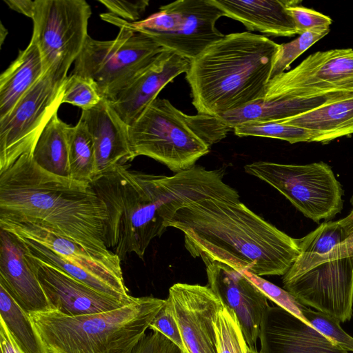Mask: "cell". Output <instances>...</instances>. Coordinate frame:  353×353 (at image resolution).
Returning a JSON list of instances; mask_svg holds the SVG:
<instances>
[{"label": "cell", "mask_w": 353, "mask_h": 353, "mask_svg": "<svg viewBox=\"0 0 353 353\" xmlns=\"http://www.w3.org/2000/svg\"><path fill=\"white\" fill-rule=\"evenodd\" d=\"M279 47L263 35L231 33L190 60L185 79L197 113L219 117L261 99Z\"/></svg>", "instance_id": "4"}, {"label": "cell", "mask_w": 353, "mask_h": 353, "mask_svg": "<svg viewBox=\"0 0 353 353\" xmlns=\"http://www.w3.org/2000/svg\"><path fill=\"white\" fill-rule=\"evenodd\" d=\"M70 178L90 183L96 177L94 142L85 123L79 119L69 133Z\"/></svg>", "instance_id": "28"}, {"label": "cell", "mask_w": 353, "mask_h": 353, "mask_svg": "<svg viewBox=\"0 0 353 353\" xmlns=\"http://www.w3.org/2000/svg\"><path fill=\"white\" fill-rule=\"evenodd\" d=\"M91 14L85 0H35L31 39L39 48L45 73L65 80L89 35Z\"/></svg>", "instance_id": "12"}, {"label": "cell", "mask_w": 353, "mask_h": 353, "mask_svg": "<svg viewBox=\"0 0 353 353\" xmlns=\"http://www.w3.org/2000/svg\"><path fill=\"white\" fill-rule=\"evenodd\" d=\"M8 34V30L5 28L3 23H1L0 26V45L1 46L3 45V41Z\"/></svg>", "instance_id": "42"}, {"label": "cell", "mask_w": 353, "mask_h": 353, "mask_svg": "<svg viewBox=\"0 0 353 353\" xmlns=\"http://www.w3.org/2000/svg\"><path fill=\"white\" fill-rule=\"evenodd\" d=\"M350 203H351V205L352 206V210H353V194H352V196L350 198Z\"/></svg>", "instance_id": "43"}, {"label": "cell", "mask_w": 353, "mask_h": 353, "mask_svg": "<svg viewBox=\"0 0 353 353\" xmlns=\"http://www.w3.org/2000/svg\"><path fill=\"white\" fill-rule=\"evenodd\" d=\"M219 353H260L250 347L236 314L223 305L214 321Z\"/></svg>", "instance_id": "29"}, {"label": "cell", "mask_w": 353, "mask_h": 353, "mask_svg": "<svg viewBox=\"0 0 353 353\" xmlns=\"http://www.w3.org/2000/svg\"><path fill=\"white\" fill-rule=\"evenodd\" d=\"M244 274L254 283L267 296L278 306L286 310L298 318L307 323L302 314L304 306L292 294L271 282L246 270H242Z\"/></svg>", "instance_id": "34"}, {"label": "cell", "mask_w": 353, "mask_h": 353, "mask_svg": "<svg viewBox=\"0 0 353 353\" xmlns=\"http://www.w3.org/2000/svg\"><path fill=\"white\" fill-rule=\"evenodd\" d=\"M120 163L96 176L92 188L104 203L106 248L121 260L134 253L143 259L152 240L161 236L182 207L211 197H238L223 181L222 170L195 165L173 176L155 175Z\"/></svg>", "instance_id": "1"}, {"label": "cell", "mask_w": 353, "mask_h": 353, "mask_svg": "<svg viewBox=\"0 0 353 353\" xmlns=\"http://www.w3.org/2000/svg\"><path fill=\"white\" fill-rule=\"evenodd\" d=\"M72 125L61 120L57 112L41 132L32 152L34 161L54 174L70 177L69 133Z\"/></svg>", "instance_id": "26"}, {"label": "cell", "mask_w": 353, "mask_h": 353, "mask_svg": "<svg viewBox=\"0 0 353 353\" xmlns=\"http://www.w3.org/2000/svg\"><path fill=\"white\" fill-rule=\"evenodd\" d=\"M149 329L161 332L185 353L179 327L169 302L165 303L151 322Z\"/></svg>", "instance_id": "36"}, {"label": "cell", "mask_w": 353, "mask_h": 353, "mask_svg": "<svg viewBox=\"0 0 353 353\" xmlns=\"http://www.w3.org/2000/svg\"><path fill=\"white\" fill-rule=\"evenodd\" d=\"M223 12L210 0H178L162 6L146 19L130 22L110 12L102 20L146 35L165 50L192 60L205 48L224 37L216 22Z\"/></svg>", "instance_id": "9"}, {"label": "cell", "mask_w": 353, "mask_h": 353, "mask_svg": "<svg viewBox=\"0 0 353 353\" xmlns=\"http://www.w3.org/2000/svg\"><path fill=\"white\" fill-rule=\"evenodd\" d=\"M234 134L243 137H260L286 141L291 144L299 142H312L309 131L281 122H250L240 124L233 128Z\"/></svg>", "instance_id": "30"}, {"label": "cell", "mask_w": 353, "mask_h": 353, "mask_svg": "<svg viewBox=\"0 0 353 353\" xmlns=\"http://www.w3.org/2000/svg\"><path fill=\"white\" fill-rule=\"evenodd\" d=\"M339 221H324L299 239L300 254L283 276L284 289L301 303L341 323L353 313V254Z\"/></svg>", "instance_id": "5"}, {"label": "cell", "mask_w": 353, "mask_h": 353, "mask_svg": "<svg viewBox=\"0 0 353 353\" xmlns=\"http://www.w3.org/2000/svg\"><path fill=\"white\" fill-rule=\"evenodd\" d=\"M353 91H339L312 96H294L265 92L263 97L245 106L219 117L231 128L250 122L281 121L310 111Z\"/></svg>", "instance_id": "22"}, {"label": "cell", "mask_w": 353, "mask_h": 353, "mask_svg": "<svg viewBox=\"0 0 353 353\" xmlns=\"http://www.w3.org/2000/svg\"><path fill=\"white\" fill-rule=\"evenodd\" d=\"M309 131L312 142L327 144L353 134V94L330 101L310 111L281 121Z\"/></svg>", "instance_id": "24"}, {"label": "cell", "mask_w": 353, "mask_h": 353, "mask_svg": "<svg viewBox=\"0 0 353 353\" xmlns=\"http://www.w3.org/2000/svg\"><path fill=\"white\" fill-rule=\"evenodd\" d=\"M189 65L190 60L173 52L163 50L109 101L129 126L157 98L159 92L168 83L187 72Z\"/></svg>", "instance_id": "19"}, {"label": "cell", "mask_w": 353, "mask_h": 353, "mask_svg": "<svg viewBox=\"0 0 353 353\" xmlns=\"http://www.w3.org/2000/svg\"><path fill=\"white\" fill-rule=\"evenodd\" d=\"M4 2L10 9L32 19L34 14L35 0H4Z\"/></svg>", "instance_id": "41"}, {"label": "cell", "mask_w": 353, "mask_h": 353, "mask_svg": "<svg viewBox=\"0 0 353 353\" xmlns=\"http://www.w3.org/2000/svg\"><path fill=\"white\" fill-rule=\"evenodd\" d=\"M265 91L294 96L353 91V49L311 54L292 70L270 79Z\"/></svg>", "instance_id": "14"}, {"label": "cell", "mask_w": 353, "mask_h": 353, "mask_svg": "<svg viewBox=\"0 0 353 353\" xmlns=\"http://www.w3.org/2000/svg\"><path fill=\"white\" fill-rule=\"evenodd\" d=\"M102 99L96 85L89 78L72 73L63 82L62 103H70L82 110H88Z\"/></svg>", "instance_id": "32"}, {"label": "cell", "mask_w": 353, "mask_h": 353, "mask_svg": "<svg viewBox=\"0 0 353 353\" xmlns=\"http://www.w3.org/2000/svg\"><path fill=\"white\" fill-rule=\"evenodd\" d=\"M26 253L52 310L67 316L101 313L120 308L136 299L123 300L101 292L59 268L37 259L27 250Z\"/></svg>", "instance_id": "17"}, {"label": "cell", "mask_w": 353, "mask_h": 353, "mask_svg": "<svg viewBox=\"0 0 353 353\" xmlns=\"http://www.w3.org/2000/svg\"><path fill=\"white\" fill-rule=\"evenodd\" d=\"M0 319L23 353H48L28 313L0 285Z\"/></svg>", "instance_id": "27"}, {"label": "cell", "mask_w": 353, "mask_h": 353, "mask_svg": "<svg viewBox=\"0 0 353 353\" xmlns=\"http://www.w3.org/2000/svg\"><path fill=\"white\" fill-rule=\"evenodd\" d=\"M301 2L298 0L287 8L294 22L298 34L313 29L330 28L332 23L330 17L300 5Z\"/></svg>", "instance_id": "35"}, {"label": "cell", "mask_w": 353, "mask_h": 353, "mask_svg": "<svg viewBox=\"0 0 353 353\" xmlns=\"http://www.w3.org/2000/svg\"><path fill=\"white\" fill-rule=\"evenodd\" d=\"M132 353H185L158 331L145 333Z\"/></svg>", "instance_id": "37"}, {"label": "cell", "mask_w": 353, "mask_h": 353, "mask_svg": "<svg viewBox=\"0 0 353 353\" xmlns=\"http://www.w3.org/2000/svg\"><path fill=\"white\" fill-rule=\"evenodd\" d=\"M167 301L185 353H219L214 321L223 304L209 286L175 283L169 289Z\"/></svg>", "instance_id": "15"}, {"label": "cell", "mask_w": 353, "mask_h": 353, "mask_svg": "<svg viewBox=\"0 0 353 353\" xmlns=\"http://www.w3.org/2000/svg\"><path fill=\"white\" fill-rule=\"evenodd\" d=\"M163 50L146 35L121 26L113 40L99 41L88 35L73 73L92 80L101 97L111 101Z\"/></svg>", "instance_id": "10"}, {"label": "cell", "mask_w": 353, "mask_h": 353, "mask_svg": "<svg viewBox=\"0 0 353 353\" xmlns=\"http://www.w3.org/2000/svg\"><path fill=\"white\" fill-rule=\"evenodd\" d=\"M205 265L209 288L234 312L248 345L256 348L267 296L242 270L217 261Z\"/></svg>", "instance_id": "16"}, {"label": "cell", "mask_w": 353, "mask_h": 353, "mask_svg": "<svg viewBox=\"0 0 353 353\" xmlns=\"http://www.w3.org/2000/svg\"><path fill=\"white\" fill-rule=\"evenodd\" d=\"M107 218L105 205L90 183L48 172L32 154L0 172V221L37 225L106 252Z\"/></svg>", "instance_id": "3"}, {"label": "cell", "mask_w": 353, "mask_h": 353, "mask_svg": "<svg viewBox=\"0 0 353 353\" xmlns=\"http://www.w3.org/2000/svg\"><path fill=\"white\" fill-rule=\"evenodd\" d=\"M0 285L27 313L52 310L21 240L0 228Z\"/></svg>", "instance_id": "20"}, {"label": "cell", "mask_w": 353, "mask_h": 353, "mask_svg": "<svg viewBox=\"0 0 353 353\" xmlns=\"http://www.w3.org/2000/svg\"><path fill=\"white\" fill-rule=\"evenodd\" d=\"M1 353H23L14 341L6 325L0 319Z\"/></svg>", "instance_id": "40"}, {"label": "cell", "mask_w": 353, "mask_h": 353, "mask_svg": "<svg viewBox=\"0 0 353 353\" xmlns=\"http://www.w3.org/2000/svg\"><path fill=\"white\" fill-rule=\"evenodd\" d=\"M302 314L307 322L321 333L346 351L353 352V337L341 328L339 321L321 312L312 310L305 305L302 308Z\"/></svg>", "instance_id": "33"}, {"label": "cell", "mask_w": 353, "mask_h": 353, "mask_svg": "<svg viewBox=\"0 0 353 353\" xmlns=\"http://www.w3.org/2000/svg\"><path fill=\"white\" fill-rule=\"evenodd\" d=\"M44 74L40 51L31 39L0 76V119L11 111Z\"/></svg>", "instance_id": "25"}, {"label": "cell", "mask_w": 353, "mask_h": 353, "mask_svg": "<svg viewBox=\"0 0 353 353\" xmlns=\"http://www.w3.org/2000/svg\"><path fill=\"white\" fill-rule=\"evenodd\" d=\"M338 221L345 235V239L341 243V246L345 252L353 254V210L347 216Z\"/></svg>", "instance_id": "39"}, {"label": "cell", "mask_w": 353, "mask_h": 353, "mask_svg": "<svg viewBox=\"0 0 353 353\" xmlns=\"http://www.w3.org/2000/svg\"><path fill=\"white\" fill-rule=\"evenodd\" d=\"M165 303L153 296L105 312L29 314L48 353H132Z\"/></svg>", "instance_id": "6"}, {"label": "cell", "mask_w": 353, "mask_h": 353, "mask_svg": "<svg viewBox=\"0 0 353 353\" xmlns=\"http://www.w3.org/2000/svg\"><path fill=\"white\" fill-rule=\"evenodd\" d=\"M232 130L218 117L188 115L155 99L128 126L132 159L146 156L178 173L192 168Z\"/></svg>", "instance_id": "7"}, {"label": "cell", "mask_w": 353, "mask_h": 353, "mask_svg": "<svg viewBox=\"0 0 353 353\" xmlns=\"http://www.w3.org/2000/svg\"><path fill=\"white\" fill-rule=\"evenodd\" d=\"M244 170L275 188L316 223L329 221L343 210L342 185L323 161L305 165L256 161Z\"/></svg>", "instance_id": "11"}, {"label": "cell", "mask_w": 353, "mask_h": 353, "mask_svg": "<svg viewBox=\"0 0 353 353\" xmlns=\"http://www.w3.org/2000/svg\"><path fill=\"white\" fill-rule=\"evenodd\" d=\"M330 28L313 29L286 43L280 44L272 66L270 79L284 72L290 64L313 44L327 34Z\"/></svg>", "instance_id": "31"}, {"label": "cell", "mask_w": 353, "mask_h": 353, "mask_svg": "<svg viewBox=\"0 0 353 353\" xmlns=\"http://www.w3.org/2000/svg\"><path fill=\"white\" fill-rule=\"evenodd\" d=\"M0 228L17 236L37 259L57 267L90 287L120 299L132 301L121 268L112 251L90 250L68 238L30 223L0 221Z\"/></svg>", "instance_id": "8"}, {"label": "cell", "mask_w": 353, "mask_h": 353, "mask_svg": "<svg viewBox=\"0 0 353 353\" xmlns=\"http://www.w3.org/2000/svg\"><path fill=\"white\" fill-rule=\"evenodd\" d=\"M90 132L95 149L96 176L115 165L132 161L128 125L105 99L94 108L82 110L80 117Z\"/></svg>", "instance_id": "21"}, {"label": "cell", "mask_w": 353, "mask_h": 353, "mask_svg": "<svg viewBox=\"0 0 353 353\" xmlns=\"http://www.w3.org/2000/svg\"><path fill=\"white\" fill-rule=\"evenodd\" d=\"M225 17L243 23L249 31L268 36L293 37L298 34L287 8L297 0H210Z\"/></svg>", "instance_id": "23"}, {"label": "cell", "mask_w": 353, "mask_h": 353, "mask_svg": "<svg viewBox=\"0 0 353 353\" xmlns=\"http://www.w3.org/2000/svg\"><path fill=\"white\" fill-rule=\"evenodd\" d=\"M63 82L46 72L0 119V172L23 154H32L41 132L62 104Z\"/></svg>", "instance_id": "13"}, {"label": "cell", "mask_w": 353, "mask_h": 353, "mask_svg": "<svg viewBox=\"0 0 353 353\" xmlns=\"http://www.w3.org/2000/svg\"><path fill=\"white\" fill-rule=\"evenodd\" d=\"M259 339L260 353H348L334 341L280 306H268Z\"/></svg>", "instance_id": "18"}, {"label": "cell", "mask_w": 353, "mask_h": 353, "mask_svg": "<svg viewBox=\"0 0 353 353\" xmlns=\"http://www.w3.org/2000/svg\"><path fill=\"white\" fill-rule=\"evenodd\" d=\"M109 12L128 21H137L149 4L148 0L127 1L119 0H99Z\"/></svg>", "instance_id": "38"}, {"label": "cell", "mask_w": 353, "mask_h": 353, "mask_svg": "<svg viewBox=\"0 0 353 353\" xmlns=\"http://www.w3.org/2000/svg\"><path fill=\"white\" fill-rule=\"evenodd\" d=\"M166 227L181 230L186 250L204 263L217 261L259 276H283L300 254L299 239L252 211L240 197L190 203Z\"/></svg>", "instance_id": "2"}]
</instances>
